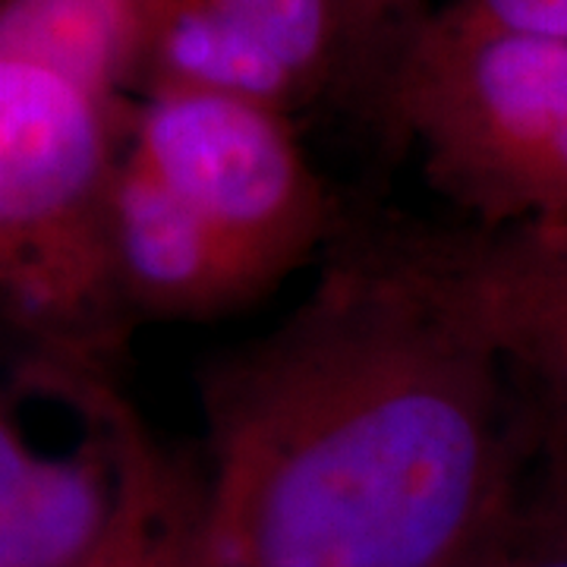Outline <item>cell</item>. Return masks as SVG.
<instances>
[{
	"mask_svg": "<svg viewBox=\"0 0 567 567\" xmlns=\"http://www.w3.org/2000/svg\"><path fill=\"white\" fill-rule=\"evenodd\" d=\"M148 10L152 0H0V54L136 102Z\"/></svg>",
	"mask_w": 567,
	"mask_h": 567,
	"instance_id": "10",
	"label": "cell"
},
{
	"mask_svg": "<svg viewBox=\"0 0 567 567\" xmlns=\"http://www.w3.org/2000/svg\"><path fill=\"white\" fill-rule=\"evenodd\" d=\"M284 63L312 104L331 99L357 107L360 76L338 0H215Z\"/></svg>",
	"mask_w": 567,
	"mask_h": 567,
	"instance_id": "11",
	"label": "cell"
},
{
	"mask_svg": "<svg viewBox=\"0 0 567 567\" xmlns=\"http://www.w3.org/2000/svg\"><path fill=\"white\" fill-rule=\"evenodd\" d=\"M102 369L61 365V385L89 432L66 454L32 442L17 406L0 394V567H80L114 502V454L92 382Z\"/></svg>",
	"mask_w": 567,
	"mask_h": 567,
	"instance_id": "7",
	"label": "cell"
},
{
	"mask_svg": "<svg viewBox=\"0 0 567 567\" xmlns=\"http://www.w3.org/2000/svg\"><path fill=\"white\" fill-rule=\"evenodd\" d=\"M454 293L505 360L536 454L567 466V221L483 230L425 224Z\"/></svg>",
	"mask_w": 567,
	"mask_h": 567,
	"instance_id": "5",
	"label": "cell"
},
{
	"mask_svg": "<svg viewBox=\"0 0 567 567\" xmlns=\"http://www.w3.org/2000/svg\"><path fill=\"white\" fill-rule=\"evenodd\" d=\"M158 92L240 99L290 117L312 107L293 73L215 0H152L136 102Z\"/></svg>",
	"mask_w": 567,
	"mask_h": 567,
	"instance_id": "9",
	"label": "cell"
},
{
	"mask_svg": "<svg viewBox=\"0 0 567 567\" xmlns=\"http://www.w3.org/2000/svg\"><path fill=\"white\" fill-rule=\"evenodd\" d=\"M199 401L212 533L249 567H473L527 502V406L413 218L347 215Z\"/></svg>",
	"mask_w": 567,
	"mask_h": 567,
	"instance_id": "1",
	"label": "cell"
},
{
	"mask_svg": "<svg viewBox=\"0 0 567 567\" xmlns=\"http://www.w3.org/2000/svg\"><path fill=\"white\" fill-rule=\"evenodd\" d=\"M338 7L344 17L357 76H360L357 107L369 114L388 63L406 39V32L429 13V3L425 0H338Z\"/></svg>",
	"mask_w": 567,
	"mask_h": 567,
	"instance_id": "12",
	"label": "cell"
},
{
	"mask_svg": "<svg viewBox=\"0 0 567 567\" xmlns=\"http://www.w3.org/2000/svg\"><path fill=\"white\" fill-rule=\"evenodd\" d=\"M92 391L114 454V502L80 567H199L212 517L205 461L162 442L104 372Z\"/></svg>",
	"mask_w": 567,
	"mask_h": 567,
	"instance_id": "8",
	"label": "cell"
},
{
	"mask_svg": "<svg viewBox=\"0 0 567 567\" xmlns=\"http://www.w3.org/2000/svg\"><path fill=\"white\" fill-rule=\"evenodd\" d=\"M473 567H567V520L536 488L533 476L517 520Z\"/></svg>",
	"mask_w": 567,
	"mask_h": 567,
	"instance_id": "13",
	"label": "cell"
},
{
	"mask_svg": "<svg viewBox=\"0 0 567 567\" xmlns=\"http://www.w3.org/2000/svg\"><path fill=\"white\" fill-rule=\"evenodd\" d=\"M495 20L567 39V0H470Z\"/></svg>",
	"mask_w": 567,
	"mask_h": 567,
	"instance_id": "14",
	"label": "cell"
},
{
	"mask_svg": "<svg viewBox=\"0 0 567 567\" xmlns=\"http://www.w3.org/2000/svg\"><path fill=\"white\" fill-rule=\"evenodd\" d=\"M369 117L416 155L461 224L567 221V39L507 25L470 0L429 7Z\"/></svg>",
	"mask_w": 567,
	"mask_h": 567,
	"instance_id": "2",
	"label": "cell"
},
{
	"mask_svg": "<svg viewBox=\"0 0 567 567\" xmlns=\"http://www.w3.org/2000/svg\"><path fill=\"white\" fill-rule=\"evenodd\" d=\"M126 152L278 284L319 262L350 215L306 155L293 117L262 104L145 95Z\"/></svg>",
	"mask_w": 567,
	"mask_h": 567,
	"instance_id": "4",
	"label": "cell"
},
{
	"mask_svg": "<svg viewBox=\"0 0 567 567\" xmlns=\"http://www.w3.org/2000/svg\"><path fill=\"white\" fill-rule=\"evenodd\" d=\"M199 567H249L234 551V548L227 546L224 539H218L215 533H212V517H208V543H205V551H203V561Z\"/></svg>",
	"mask_w": 567,
	"mask_h": 567,
	"instance_id": "16",
	"label": "cell"
},
{
	"mask_svg": "<svg viewBox=\"0 0 567 567\" xmlns=\"http://www.w3.org/2000/svg\"><path fill=\"white\" fill-rule=\"evenodd\" d=\"M107 252L130 322H212L259 303L278 287L130 152L107 196Z\"/></svg>",
	"mask_w": 567,
	"mask_h": 567,
	"instance_id": "6",
	"label": "cell"
},
{
	"mask_svg": "<svg viewBox=\"0 0 567 567\" xmlns=\"http://www.w3.org/2000/svg\"><path fill=\"white\" fill-rule=\"evenodd\" d=\"M533 483H536V488L546 495L551 505L561 511V517L567 520V466L546 461V457L536 454V461H533Z\"/></svg>",
	"mask_w": 567,
	"mask_h": 567,
	"instance_id": "15",
	"label": "cell"
},
{
	"mask_svg": "<svg viewBox=\"0 0 567 567\" xmlns=\"http://www.w3.org/2000/svg\"><path fill=\"white\" fill-rule=\"evenodd\" d=\"M133 117L136 102L0 54V316L41 341L44 360L99 365L130 324L107 196Z\"/></svg>",
	"mask_w": 567,
	"mask_h": 567,
	"instance_id": "3",
	"label": "cell"
}]
</instances>
